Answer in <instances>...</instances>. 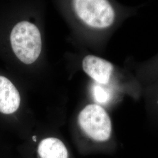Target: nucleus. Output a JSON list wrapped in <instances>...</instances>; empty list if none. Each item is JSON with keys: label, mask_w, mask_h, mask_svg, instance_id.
Masks as SVG:
<instances>
[{"label": "nucleus", "mask_w": 158, "mask_h": 158, "mask_svg": "<svg viewBox=\"0 0 158 158\" xmlns=\"http://www.w3.org/2000/svg\"><path fill=\"white\" fill-rule=\"evenodd\" d=\"M10 41L14 53L22 62L30 64L40 56L42 39L39 29L32 23L21 21L12 29Z\"/></svg>", "instance_id": "1"}, {"label": "nucleus", "mask_w": 158, "mask_h": 158, "mask_svg": "<svg viewBox=\"0 0 158 158\" xmlns=\"http://www.w3.org/2000/svg\"><path fill=\"white\" fill-rule=\"evenodd\" d=\"M78 122L85 134L95 141H107L111 135V119L107 111L99 105L86 106L79 114Z\"/></svg>", "instance_id": "2"}, {"label": "nucleus", "mask_w": 158, "mask_h": 158, "mask_svg": "<svg viewBox=\"0 0 158 158\" xmlns=\"http://www.w3.org/2000/svg\"><path fill=\"white\" fill-rule=\"evenodd\" d=\"M72 2L77 16L89 27L106 28L114 22L115 11L107 1L75 0Z\"/></svg>", "instance_id": "3"}, {"label": "nucleus", "mask_w": 158, "mask_h": 158, "mask_svg": "<svg viewBox=\"0 0 158 158\" xmlns=\"http://www.w3.org/2000/svg\"><path fill=\"white\" fill-rule=\"evenodd\" d=\"M85 73L98 83L106 85L109 82L114 66L111 63L94 55H87L82 62Z\"/></svg>", "instance_id": "4"}, {"label": "nucleus", "mask_w": 158, "mask_h": 158, "mask_svg": "<svg viewBox=\"0 0 158 158\" xmlns=\"http://www.w3.org/2000/svg\"><path fill=\"white\" fill-rule=\"evenodd\" d=\"M21 97L13 83L6 77L0 76V113L11 114L17 111Z\"/></svg>", "instance_id": "5"}, {"label": "nucleus", "mask_w": 158, "mask_h": 158, "mask_svg": "<svg viewBox=\"0 0 158 158\" xmlns=\"http://www.w3.org/2000/svg\"><path fill=\"white\" fill-rule=\"evenodd\" d=\"M38 152L40 158H69L65 145L59 139L53 137L42 140L38 145Z\"/></svg>", "instance_id": "6"}, {"label": "nucleus", "mask_w": 158, "mask_h": 158, "mask_svg": "<svg viewBox=\"0 0 158 158\" xmlns=\"http://www.w3.org/2000/svg\"><path fill=\"white\" fill-rule=\"evenodd\" d=\"M93 94L96 102L102 104L107 103L110 98L108 92L100 85L94 86L93 88Z\"/></svg>", "instance_id": "7"}]
</instances>
